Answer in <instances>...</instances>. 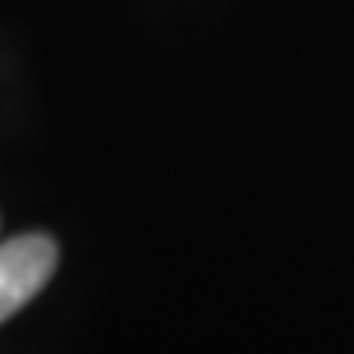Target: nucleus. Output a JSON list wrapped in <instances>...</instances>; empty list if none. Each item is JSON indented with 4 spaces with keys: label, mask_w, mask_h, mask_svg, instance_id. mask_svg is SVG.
Instances as JSON below:
<instances>
[{
    "label": "nucleus",
    "mask_w": 354,
    "mask_h": 354,
    "mask_svg": "<svg viewBox=\"0 0 354 354\" xmlns=\"http://www.w3.org/2000/svg\"><path fill=\"white\" fill-rule=\"evenodd\" d=\"M56 263L59 250L46 233H24L0 243V322L17 315L50 282Z\"/></svg>",
    "instance_id": "obj_1"
}]
</instances>
